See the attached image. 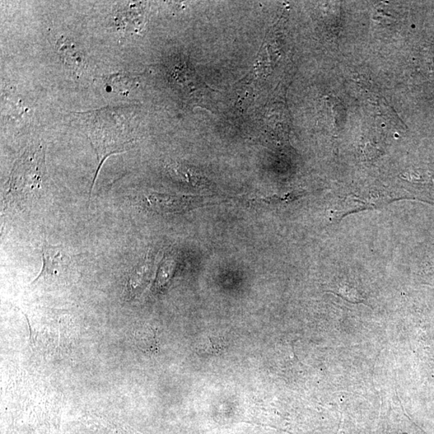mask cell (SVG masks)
I'll list each match as a JSON object with an SVG mask.
<instances>
[{"label": "cell", "instance_id": "6da1fadb", "mask_svg": "<svg viewBox=\"0 0 434 434\" xmlns=\"http://www.w3.org/2000/svg\"><path fill=\"white\" fill-rule=\"evenodd\" d=\"M45 174L43 147H31L16 163L9 181V194L25 197L41 189Z\"/></svg>", "mask_w": 434, "mask_h": 434}, {"label": "cell", "instance_id": "7a4b0ae2", "mask_svg": "<svg viewBox=\"0 0 434 434\" xmlns=\"http://www.w3.org/2000/svg\"><path fill=\"white\" fill-rule=\"evenodd\" d=\"M43 267L35 278L32 284L36 283L40 279H49L59 276L65 272L71 263V258L62 247L45 245L41 248Z\"/></svg>", "mask_w": 434, "mask_h": 434}, {"label": "cell", "instance_id": "3957f363", "mask_svg": "<svg viewBox=\"0 0 434 434\" xmlns=\"http://www.w3.org/2000/svg\"><path fill=\"white\" fill-rule=\"evenodd\" d=\"M149 206L157 213H176L197 206L198 200L195 197L186 195L153 193L148 195Z\"/></svg>", "mask_w": 434, "mask_h": 434}, {"label": "cell", "instance_id": "277c9868", "mask_svg": "<svg viewBox=\"0 0 434 434\" xmlns=\"http://www.w3.org/2000/svg\"><path fill=\"white\" fill-rule=\"evenodd\" d=\"M168 171L172 178L180 183L195 186V188H206L209 186L208 180L191 169V167L180 165V163H173L168 166Z\"/></svg>", "mask_w": 434, "mask_h": 434}, {"label": "cell", "instance_id": "5b68a950", "mask_svg": "<svg viewBox=\"0 0 434 434\" xmlns=\"http://www.w3.org/2000/svg\"><path fill=\"white\" fill-rule=\"evenodd\" d=\"M57 48L60 57L69 67H82L83 60L81 53L77 52L72 41L62 37L58 40Z\"/></svg>", "mask_w": 434, "mask_h": 434}, {"label": "cell", "instance_id": "8992f818", "mask_svg": "<svg viewBox=\"0 0 434 434\" xmlns=\"http://www.w3.org/2000/svg\"><path fill=\"white\" fill-rule=\"evenodd\" d=\"M149 272H150V265L147 261H144L143 264L134 267L129 279L130 293H136L139 291L140 288H142L141 287L147 282Z\"/></svg>", "mask_w": 434, "mask_h": 434}, {"label": "cell", "instance_id": "52a82bcc", "mask_svg": "<svg viewBox=\"0 0 434 434\" xmlns=\"http://www.w3.org/2000/svg\"><path fill=\"white\" fill-rule=\"evenodd\" d=\"M136 338L143 346L147 348V350H152L156 347V341L155 335L152 331H147L144 330L143 333H138Z\"/></svg>", "mask_w": 434, "mask_h": 434}]
</instances>
